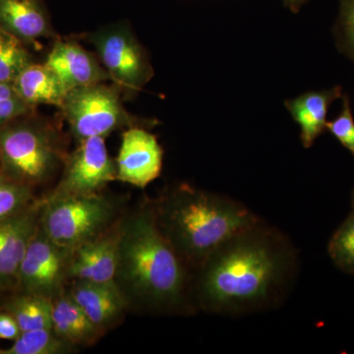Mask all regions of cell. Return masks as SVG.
I'll list each match as a JSON object with an SVG mask.
<instances>
[{
  "label": "cell",
  "mask_w": 354,
  "mask_h": 354,
  "mask_svg": "<svg viewBox=\"0 0 354 354\" xmlns=\"http://www.w3.org/2000/svg\"><path fill=\"white\" fill-rule=\"evenodd\" d=\"M160 232L188 267L200 268L255 223L237 203L183 185L152 202Z\"/></svg>",
  "instance_id": "7a4b0ae2"
},
{
  "label": "cell",
  "mask_w": 354,
  "mask_h": 354,
  "mask_svg": "<svg viewBox=\"0 0 354 354\" xmlns=\"http://www.w3.org/2000/svg\"><path fill=\"white\" fill-rule=\"evenodd\" d=\"M353 205H354V199H353Z\"/></svg>",
  "instance_id": "f546056e"
},
{
  "label": "cell",
  "mask_w": 354,
  "mask_h": 354,
  "mask_svg": "<svg viewBox=\"0 0 354 354\" xmlns=\"http://www.w3.org/2000/svg\"><path fill=\"white\" fill-rule=\"evenodd\" d=\"M67 292L104 335L118 327L129 312L127 301L114 283L74 279Z\"/></svg>",
  "instance_id": "7c38bea8"
},
{
  "label": "cell",
  "mask_w": 354,
  "mask_h": 354,
  "mask_svg": "<svg viewBox=\"0 0 354 354\" xmlns=\"http://www.w3.org/2000/svg\"><path fill=\"white\" fill-rule=\"evenodd\" d=\"M120 221L101 236L74 249L71 281L79 279L92 283H114Z\"/></svg>",
  "instance_id": "4fadbf2b"
},
{
  "label": "cell",
  "mask_w": 354,
  "mask_h": 354,
  "mask_svg": "<svg viewBox=\"0 0 354 354\" xmlns=\"http://www.w3.org/2000/svg\"><path fill=\"white\" fill-rule=\"evenodd\" d=\"M326 128L354 156V120L348 97L344 99L341 115L327 122Z\"/></svg>",
  "instance_id": "d4e9b609"
},
{
  "label": "cell",
  "mask_w": 354,
  "mask_h": 354,
  "mask_svg": "<svg viewBox=\"0 0 354 354\" xmlns=\"http://www.w3.org/2000/svg\"><path fill=\"white\" fill-rule=\"evenodd\" d=\"M116 88L99 83L67 92L60 109L77 141L135 127L134 118L123 108Z\"/></svg>",
  "instance_id": "8992f818"
},
{
  "label": "cell",
  "mask_w": 354,
  "mask_h": 354,
  "mask_svg": "<svg viewBox=\"0 0 354 354\" xmlns=\"http://www.w3.org/2000/svg\"><path fill=\"white\" fill-rule=\"evenodd\" d=\"M0 29L22 43H36L53 35L37 0H0Z\"/></svg>",
  "instance_id": "9a60e30c"
},
{
  "label": "cell",
  "mask_w": 354,
  "mask_h": 354,
  "mask_svg": "<svg viewBox=\"0 0 354 354\" xmlns=\"http://www.w3.org/2000/svg\"><path fill=\"white\" fill-rule=\"evenodd\" d=\"M43 197L17 215L0 221V291H16L26 251L37 232Z\"/></svg>",
  "instance_id": "30bf717a"
},
{
  "label": "cell",
  "mask_w": 354,
  "mask_h": 354,
  "mask_svg": "<svg viewBox=\"0 0 354 354\" xmlns=\"http://www.w3.org/2000/svg\"><path fill=\"white\" fill-rule=\"evenodd\" d=\"M32 109L21 99L13 83L0 82V127L22 118Z\"/></svg>",
  "instance_id": "cb8c5ba5"
},
{
  "label": "cell",
  "mask_w": 354,
  "mask_h": 354,
  "mask_svg": "<svg viewBox=\"0 0 354 354\" xmlns=\"http://www.w3.org/2000/svg\"><path fill=\"white\" fill-rule=\"evenodd\" d=\"M187 268L160 232L152 202L123 213L114 285L129 311H181L187 297Z\"/></svg>",
  "instance_id": "6da1fadb"
},
{
  "label": "cell",
  "mask_w": 354,
  "mask_h": 354,
  "mask_svg": "<svg viewBox=\"0 0 354 354\" xmlns=\"http://www.w3.org/2000/svg\"><path fill=\"white\" fill-rule=\"evenodd\" d=\"M78 351L79 348L60 337L51 328L21 333L2 354H70Z\"/></svg>",
  "instance_id": "ffe728a7"
},
{
  "label": "cell",
  "mask_w": 354,
  "mask_h": 354,
  "mask_svg": "<svg viewBox=\"0 0 354 354\" xmlns=\"http://www.w3.org/2000/svg\"><path fill=\"white\" fill-rule=\"evenodd\" d=\"M339 97V88L308 93L288 104L290 113L301 127V139L306 148L311 146L327 124L330 102Z\"/></svg>",
  "instance_id": "ac0fdd59"
},
{
  "label": "cell",
  "mask_w": 354,
  "mask_h": 354,
  "mask_svg": "<svg viewBox=\"0 0 354 354\" xmlns=\"http://www.w3.org/2000/svg\"><path fill=\"white\" fill-rule=\"evenodd\" d=\"M16 92L29 106L51 104L62 108L66 88L46 64H31L13 82Z\"/></svg>",
  "instance_id": "e0dca14e"
},
{
  "label": "cell",
  "mask_w": 354,
  "mask_h": 354,
  "mask_svg": "<svg viewBox=\"0 0 354 354\" xmlns=\"http://www.w3.org/2000/svg\"><path fill=\"white\" fill-rule=\"evenodd\" d=\"M64 143L53 128L32 122L0 127V171L34 189L48 183L64 165Z\"/></svg>",
  "instance_id": "277c9868"
},
{
  "label": "cell",
  "mask_w": 354,
  "mask_h": 354,
  "mask_svg": "<svg viewBox=\"0 0 354 354\" xmlns=\"http://www.w3.org/2000/svg\"><path fill=\"white\" fill-rule=\"evenodd\" d=\"M53 330L79 348L94 346L104 335L91 322L67 290L53 300Z\"/></svg>",
  "instance_id": "2e32d148"
},
{
  "label": "cell",
  "mask_w": 354,
  "mask_h": 354,
  "mask_svg": "<svg viewBox=\"0 0 354 354\" xmlns=\"http://www.w3.org/2000/svg\"><path fill=\"white\" fill-rule=\"evenodd\" d=\"M329 253L339 269L354 272V211L333 235Z\"/></svg>",
  "instance_id": "603a6c76"
},
{
  "label": "cell",
  "mask_w": 354,
  "mask_h": 354,
  "mask_svg": "<svg viewBox=\"0 0 354 354\" xmlns=\"http://www.w3.org/2000/svg\"><path fill=\"white\" fill-rule=\"evenodd\" d=\"M32 64L31 55L22 41L0 29V82L13 83Z\"/></svg>",
  "instance_id": "44dd1931"
},
{
  "label": "cell",
  "mask_w": 354,
  "mask_h": 354,
  "mask_svg": "<svg viewBox=\"0 0 354 354\" xmlns=\"http://www.w3.org/2000/svg\"><path fill=\"white\" fill-rule=\"evenodd\" d=\"M0 292H1V291H0Z\"/></svg>",
  "instance_id": "4dcf8cb0"
},
{
  "label": "cell",
  "mask_w": 354,
  "mask_h": 354,
  "mask_svg": "<svg viewBox=\"0 0 354 354\" xmlns=\"http://www.w3.org/2000/svg\"><path fill=\"white\" fill-rule=\"evenodd\" d=\"M288 2H290V4H297L298 2L301 1V0H288Z\"/></svg>",
  "instance_id": "83f0119b"
},
{
  "label": "cell",
  "mask_w": 354,
  "mask_h": 354,
  "mask_svg": "<svg viewBox=\"0 0 354 354\" xmlns=\"http://www.w3.org/2000/svg\"><path fill=\"white\" fill-rule=\"evenodd\" d=\"M341 10L346 38L354 51V0H342Z\"/></svg>",
  "instance_id": "4316f807"
},
{
  "label": "cell",
  "mask_w": 354,
  "mask_h": 354,
  "mask_svg": "<svg viewBox=\"0 0 354 354\" xmlns=\"http://www.w3.org/2000/svg\"><path fill=\"white\" fill-rule=\"evenodd\" d=\"M2 351H3V349L0 348V354H2Z\"/></svg>",
  "instance_id": "f1b7e54d"
},
{
  "label": "cell",
  "mask_w": 354,
  "mask_h": 354,
  "mask_svg": "<svg viewBox=\"0 0 354 354\" xmlns=\"http://www.w3.org/2000/svg\"><path fill=\"white\" fill-rule=\"evenodd\" d=\"M111 80L125 90L138 91L149 80L150 65L138 41L124 26H115L91 37Z\"/></svg>",
  "instance_id": "9c48e42d"
},
{
  "label": "cell",
  "mask_w": 354,
  "mask_h": 354,
  "mask_svg": "<svg viewBox=\"0 0 354 354\" xmlns=\"http://www.w3.org/2000/svg\"><path fill=\"white\" fill-rule=\"evenodd\" d=\"M234 239L212 254L199 268L198 295L209 308L259 304L279 278L281 263L272 248L264 242Z\"/></svg>",
  "instance_id": "3957f363"
},
{
  "label": "cell",
  "mask_w": 354,
  "mask_h": 354,
  "mask_svg": "<svg viewBox=\"0 0 354 354\" xmlns=\"http://www.w3.org/2000/svg\"><path fill=\"white\" fill-rule=\"evenodd\" d=\"M73 252L53 241L39 225L21 264L16 291L53 300L62 295L71 283Z\"/></svg>",
  "instance_id": "52a82bcc"
},
{
  "label": "cell",
  "mask_w": 354,
  "mask_h": 354,
  "mask_svg": "<svg viewBox=\"0 0 354 354\" xmlns=\"http://www.w3.org/2000/svg\"><path fill=\"white\" fill-rule=\"evenodd\" d=\"M19 325L9 312L2 309L0 311V339L15 341L21 335Z\"/></svg>",
  "instance_id": "484cf974"
},
{
  "label": "cell",
  "mask_w": 354,
  "mask_h": 354,
  "mask_svg": "<svg viewBox=\"0 0 354 354\" xmlns=\"http://www.w3.org/2000/svg\"><path fill=\"white\" fill-rule=\"evenodd\" d=\"M78 143L65 160L57 186L44 196L46 199L99 194L116 180V162L109 156L106 137H91Z\"/></svg>",
  "instance_id": "ba28073f"
},
{
  "label": "cell",
  "mask_w": 354,
  "mask_h": 354,
  "mask_svg": "<svg viewBox=\"0 0 354 354\" xmlns=\"http://www.w3.org/2000/svg\"><path fill=\"white\" fill-rule=\"evenodd\" d=\"M162 147L150 132L130 127L123 133L116 162V180L137 188H145L162 171Z\"/></svg>",
  "instance_id": "8fae6325"
},
{
  "label": "cell",
  "mask_w": 354,
  "mask_h": 354,
  "mask_svg": "<svg viewBox=\"0 0 354 354\" xmlns=\"http://www.w3.org/2000/svg\"><path fill=\"white\" fill-rule=\"evenodd\" d=\"M123 203L104 192L64 199L43 197L39 225L53 241L75 249L113 227L125 212Z\"/></svg>",
  "instance_id": "5b68a950"
},
{
  "label": "cell",
  "mask_w": 354,
  "mask_h": 354,
  "mask_svg": "<svg viewBox=\"0 0 354 354\" xmlns=\"http://www.w3.org/2000/svg\"><path fill=\"white\" fill-rule=\"evenodd\" d=\"M38 199L35 197L34 189L16 183L0 171V221L17 215Z\"/></svg>",
  "instance_id": "7402d4cb"
},
{
  "label": "cell",
  "mask_w": 354,
  "mask_h": 354,
  "mask_svg": "<svg viewBox=\"0 0 354 354\" xmlns=\"http://www.w3.org/2000/svg\"><path fill=\"white\" fill-rule=\"evenodd\" d=\"M2 309L14 317L22 332L53 328V299L50 298L13 291V295L4 301Z\"/></svg>",
  "instance_id": "d6986e66"
},
{
  "label": "cell",
  "mask_w": 354,
  "mask_h": 354,
  "mask_svg": "<svg viewBox=\"0 0 354 354\" xmlns=\"http://www.w3.org/2000/svg\"><path fill=\"white\" fill-rule=\"evenodd\" d=\"M46 64L57 74L67 92L111 79L97 58L73 41H57Z\"/></svg>",
  "instance_id": "5bb4252c"
}]
</instances>
